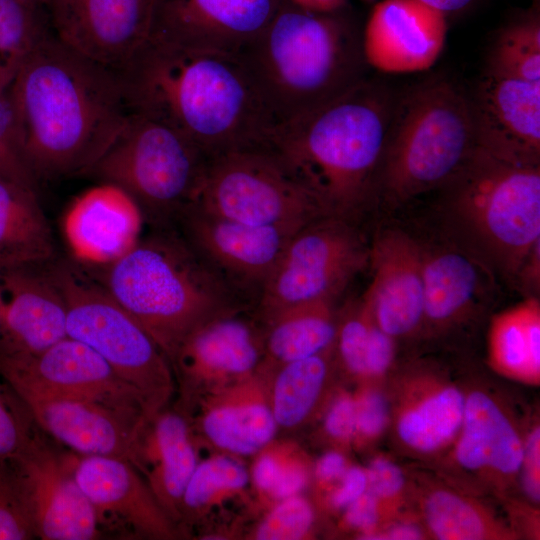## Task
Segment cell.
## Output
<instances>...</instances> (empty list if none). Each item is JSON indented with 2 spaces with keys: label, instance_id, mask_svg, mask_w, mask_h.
<instances>
[{
  "label": "cell",
  "instance_id": "obj_36",
  "mask_svg": "<svg viewBox=\"0 0 540 540\" xmlns=\"http://www.w3.org/2000/svg\"><path fill=\"white\" fill-rule=\"evenodd\" d=\"M485 71L540 82V20L536 12L501 30L490 49Z\"/></svg>",
  "mask_w": 540,
  "mask_h": 540
},
{
  "label": "cell",
  "instance_id": "obj_8",
  "mask_svg": "<svg viewBox=\"0 0 540 540\" xmlns=\"http://www.w3.org/2000/svg\"><path fill=\"white\" fill-rule=\"evenodd\" d=\"M66 306L67 336L94 350L144 399L150 415L176 391L171 364L144 327L76 261L46 268Z\"/></svg>",
  "mask_w": 540,
  "mask_h": 540
},
{
  "label": "cell",
  "instance_id": "obj_14",
  "mask_svg": "<svg viewBox=\"0 0 540 540\" xmlns=\"http://www.w3.org/2000/svg\"><path fill=\"white\" fill-rule=\"evenodd\" d=\"M237 310L213 318L175 352L171 366L179 392L176 407L188 415L202 396L259 369L264 357L263 330Z\"/></svg>",
  "mask_w": 540,
  "mask_h": 540
},
{
  "label": "cell",
  "instance_id": "obj_16",
  "mask_svg": "<svg viewBox=\"0 0 540 540\" xmlns=\"http://www.w3.org/2000/svg\"><path fill=\"white\" fill-rule=\"evenodd\" d=\"M74 472L102 538L173 540L183 536L129 461L77 454Z\"/></svg>",
  "mask_w": 540,
  "mask_h": 540
},
{
  "label": "cell",
  "instance_id": "obj_34",
  "mask_svg": "<svg viewBox=\"0 0 540 540\" xmlns=\"http://www.w3.org/2000/svg\"><path fill=\"white\" fill-rule=\"evenodd\" d=\"M430 533L440 540L507 539L513 534L471 498L448 488H434L422 501Z\"/></svg>",
  "mask_w": 540,
  "mask_h": 540
},
{
  "label": "cell",
  "instance_id": "obj_37",
  "mask_svg": "<svg viewBox=\"0 0 540 540\" xmlns=\"http://www.w3.org/2000/svg\"><path fill=\"white\" fill-rule=\"evenodd\" d=\"M52 32L44 6L31 0H0V56L16 68Z\"/></svg>",
  "mask_w": 540,
  "mask_h": 540
},
{
  "label": "cell",
  "instance_id": "obj_35",
  "mask_svg": "<svg viewBox=\"0 0 540 540\" xmlns=\"http://www.w3.org/2000/svg\"><path fill=\"white\" fill-rule=\"evenodd\" d=\"M250 474L238 457L216 453L199 460L183 493L180 508V530L198 523L215 506L241 494Z\"/></svg>",
  "mask_w": 540,
  "mask_h": 540
},
{
  "label": "cell",
  "instance_id": "obj_38",
  "mask_svg": "<svg viewBox=\"0 0 540 540\" xmlns=\"http://www.w3.org/2000/svg\"><path fill=\"white\" fill-rule=\"evenodd\" d=\"M315 523L311 502L294 495L276 502L251 534L255 540H299L310 536Z\"/></svg>",
  "mask_w": 540,
  "mask_h": 540
},
{
  "label": "cell",
  "instance_id": "obj_40",
  "mask_svg": "<svg viewBox=\"0 0 540 540\" xmlns=\"http://www.w3.org/2000/svg\"><path fill=\"white\" fill-rule=\"evenodd\" d=\"M354 395L356 402L354 442L367 443L376 440L388 424V402L382 392L371 387H364Z\"/></svg>",
  "mask_w": 540,
  "mask_h": 540
},
{
  "label": "cell",
  "instance_id": "obj_44",
  "mask_svg": "<svg viewBox=\"0 0 540 540\" xmlns=\"http://www.w3.org/2000/svg\"><path fill=\"white\" fill-rule=\"evenodd\" d=\"M323 430L326 436L337 444L354 441L356 431L355 395L340 391L329 402L324 419Z\"/></svg>",
  "mask_w": 540,
  "mask_h": 540
},
{
  "label": "cell",
  "instance_id": "obj_7",
  "mask_svg": "<svg viewBox=\"0 0 540 540\" xmlns=\"http://www.w3.org/2000/svg\"><path fill=\"white\" fill-rule=\"evenodd\" d=\"M476 147L470 98L434 76L395 96L376 195L400 204L444 186Z\"/></svg>",
  "mask_w": 540,
  "mask_h": 540
},
{
  "label": "cell",
  "instance_id": "obj_30",
  "mask_svg": "<svg viewBox=\"0 0 540 540\" xmlns=\"http://www.w3.org/2000/svg\"><path fill=\"white\" fill-rule=\"evenodd\" d=\"M333 299L292 305L264 318L262 365L274 369L333 348L338 319Z\"/></svg>",
  "mask_w": 540,
  "mask_h": 540
},
{
  "label": "cell",
  "instance_id": "obj_43",
  "mask_svg": "<svg viewBox=\"0 0 540 540\" xmlns=\"http://www.w3.org/2000/svg\"><path fill=\"white\" fill-rule=\"evenodd\" d=\"M312 479V466L307 455L294 443L290 444L278 479L267 502L276 503L301 494Z\"/></svg>",
  "mask_w": 540,
  "mask_h": 540
},
{
  "label": "cell",
  "instance_id": "obj_4",
  "mask_svg": "<svg viewBox=\"0 0 540 540\" xmlns=\"http://www.w3.org/2000/svg\"><path fill=\"white\" fill-rule=\"evenodd\" d=\"M238 56L273 128L333 100L366 76L361 36L342 10L310 12L287 0Z\"/></svg>",
  "mask_w": 540,
  "mask_h": 540
},
{
  "label": "cell",
  "instance_id": "obj_22",
  "mask_svg": "<svg viewBox=\"0 0 540 540\" xmlns=\"http://www.w3.org/2000/svg\"><path fill=\"white\" fill-rule=\"evenodd\" d=\"M446 34V15L421 0H382L361 36L363 58L385 73L424 71L439 58Z\"/></svg>",
  "mask_w": 540,
  "mask_h": 540
},
{
  "label": "cell",
  "instance_id": "obj_15",
  "mask_svg": "<svg viewBox=\"0 0 540 540\" xmlns=\"http://www.w3.org/2000/svg\"><path fill=\"white\" fill-rule=\"evenodd\" d=\"M0 376L10 389L96 398L150 416L133 387L94 350L69 336L36 353L0 349Z\"/></svg>",
  "mask_w": 540,
  "mask_h": 540
},
{
  "label": "cell",
  "instance_id": "obj_57",
  "mask_svg": "<svg viewBox=\"0 0 540 540\" xmlns=\"http://www.w3.org/2000/svg\"><path fill=\"white\" fill-rule=\"evenodd\" d=\"M365 1H368V0H365Z\"/></svg>",
  "mask_w": 540,
  "mask_h": 540
},
{
  "label": "cell",
  "instance_id": "obj_55",
  "mask_svg": "<svg viewBox=\"0 0 540 540\" xmlns=\"http://www.w3.org/2000/svg\"><path fill=\"white\" fill-rule=\"evenodd\" d=\"M11 75L4 65H0V86H7L10 82Z\"/></svg>",
  "mask_w": 540,
  "mask_h": 540
},
{
  "label": "cell",
  "instance_id": "obj_45",
  "mask_svg": "<svg viewBox=\"0 0 540 540\" xmlns=\"http://www.w3.org/2000/svg\"><path fill=\"white\" fill-rule=\"evenodd\" d=\"M368 491L381 503L392 505L399 500L404 487L405 476L401 468L383 456L372 459L366 468Z\"/></svg>",
  "mask_w": 540,
  "mask_h": 540
},
{
  "label": "cell",
  "instance_id": "obj_48",
  "mask_svg": "<svg viewBox=\"0 0 540 540\" xmlns=\"http://www.w3.org/2000/svg\"><path fill=\"white\" fill-rule=\"evenodd\" d=\"M384 513L379 500L368 490L344 509L343 524L345 527L359 531V536L377 530Z\"/></svg>",
  "mask_w": 540,
  "mask_h": 540
},
{
  "label": "cell",
  "instance_id": "obj_17",
  "mask_svg": "<svg viewBox=\"0 0 540 540\" xmlns=\"http://www.w3.org/2000/svg\"><path fill=\"white\" fill-rule=\"evenodd\" d=\"M35 424L71 451L83 456L129 461L142 423V410L100 399L11 389Z\"/></svg>",
  "mask_w": 540,
  "mask_h": 540
},
{
  "label": "cell",
  "instance_id": "obj_9",
  "mask_svg": "<svg viewBox=\"0 0 540 540\" xmlns=\"http://www.w3.org/2000/svg\"><path fill=\"white\" fill-rule=\"evenodd\" d=\"M209 159L176 129L131 112L110 146L84 174L121 188L144 219L171 229L191 204Z\"/></svg>",
  "mask_w": 540,
  "mask_h": 540
},
{
  "label": "cell",
  "instance_id": "obj_27",
  "mask_svg": "<svg viewBox=\"0 0 540 540\" xmlns=\"http://www.w3.org/2000/svg\"><path fill=\"white\" fill-rule=\"evenodd\" d=\"M523 444L512 419L490 394L474 390L466 395L454 448L462 469L502 483L513 481L521 470Z\"/></svg>",
  "mask_w": 540,
  "mask_h": 540
},
{
  "label": "cell",
  "instance_id": "obj_5",
  "mask_svg": "<svg viewBox=\"0 0 540 540\" xmlns=\"http://www.w3.org/2000/svg\"><path fill=\"white\" fill-rule=\"evenodd\" d=\"M84 268L144 327L170 364L198 327L248 306L172 229L140 238L106 266Z\"/></svg>",
  "mask_w": 540,
  "mask_h": 540
},
{
  "label": "cell",
  "instance_id": "obj_18",
  "mask_svg": "<svg viewBox=\"0 0 540 540\" xmlns=\"http://www.w3.org/2000/svg\"><path fill=\"white\" fill-rule=\"evenodd\" d=\"M44 7L62 43L115 71L151 30L153 0H48Z\"/></svg>",
  "mask_w": 540,
  "mask_h": 540
},
{
  "label": "cell",
  "instance_id": "obj_33",
  "mask_svg": "<svg viewBox=\"0 0 540 540\" xmlns=\"http://www.w3.org/2000/svg\"><path fill=\"white\" fill-rule=\"evenodd\" d=\"M489 360L500 373L529 383L540 377V304L529 297L496 315L489 331Z\"/></svg>",
  "mask_w": 540,
  "mask_h": 540
},
{
  "label": "cell",
  "instance_id": "obj_56",
  "mask_svg": "<svg viewBox=\"0 0 540 540\" xmlns=\"http://www.w3.org/2000/svg\"><path fill=\"white\" fill-rule=\"evenodd\" d=\"M31 1H33L34 3H37L39 5L45 6V4L47 3L48 0H31Z\"/></svg>",
  "mask_w": 540,
  "mask_h": 540
},
{
  "label": "cell",
  "instance_id": "obj_52",
  "mask_svg": "<svg viewBox=\"0 0 540 540\" xmlns=\"http://www.w3.org/2000/svg\"><path fill=\"white\" fill-rule=\"evenodd\" d=\"M367 540H419L424 538L422 529L415 523L402 521L384 531L376 530L359 537Z\"/></svg>",
  "mask_w": 540,
  "mask_h": 540
},
{
  "label": "cell",
  "instance_id": "obj_3",
  "mask_svg": "<svg viewBox=\"0 0 540 540\" xmlns=\"http://www.w3.org/2000/svg\"><path fill=\"white\" fill-rule=\"evenodd\" d=\"M395 95L365 76L333 100L275 126L261 148L320 203L348 219L371 197Z\"/></svg>",
  "mask_w": 540,
  "mask_h": 540
},
{
  "label": "cell",
  "instance_id": "obj_46",
  "mask_svg": "<svg viewBox=\"0 0 540 540\" xmlns=\"http://www.w3.org/2000/svg\"><path fill=\"white\" fill-rule=\"evenodd\" d=\"M291 442H273L262 448L255 458L251 479L262 501L267 502L273 489Z\"/></svg>",
  "mask_w": 540,
  "mask_h": 540
},
{
  "label": "cell",
  "instance_id": "obj_47",
  "mask_svg": "<svg viewBox=\"0 0 540 540\" xmlns=\"http://www.w3.org/2000/svg\"><path fill=\"white\" fill-rule=\"evenodd\" d=\"M395 356L394 338L373 321L366 354V381L382 377L392 366Z\"/></svg>",
  "mask_w": 540,
  "mask_h": 540
},
{
  "label": "cell",
  "instance_id": "obj_32",
  "mask_svg": "<svg viewBox=\"0 0 540 540\" xmlns=\"http://www.w3.org/2000/svg\"><path fill=\"white\" fill-rule=\"evenodd\" d=\"M334 363L333 346L325 352L267 368L269 402L278 430H295L310 421L325 396Z\"/></svg>",
  "mask_w": 540,
  "mask_h": 540
},
{
  "label": "cell",
  "instance_id": "obj_24",
  "mask_svg": "<svg viewBox=\"0 0 540 540\" xmlns=\"http://www.w3.org/2000/svg\"><path fill=\"white\" fill-rule=\"evenodd\" d=\"M143 216L121 188L101 182L77 196L63 218L74 261L99 268L115 261L140 239Z\"/></svg>",
  "mask_w": 540,
  "mask_h": 540
},
{
  "label": "cell",
  "instance_id": "obj_41",
  "mask_svg": "<svg viewBox=\"0 0 540 540\" xmlns=\"http://www.w3.org/2000/svg\"><path fill=\"white\" fill-rule=\"evenodd\" d=\"M32 424L24 405L20 411L0 390V464H5L21 450Z\"/></svg>",
  "mask_w": 540,
  "mask_h": 540
},
{
  "label": "cell",
  "instance_id": "obj_39",
  "mask_svg": "<svg viewBox=\"0 0 540 540\" xmlns=\"http://www.w3.org/2000/svg\"><path fill=\"white\" fill-rule=\"evenodd\" d=\"M7 86H0V175L36 189L37 178L23 153Z\"/></svg>",
  "mask_w": 540,
  "mask_h": 540
},
{
  "label": "cell",
  "instance_id": "obj_20",
  "mask_svg": "<svg viewBox=\"0 0 540 540\" xmlns=\"http://www.w3.org/2000/svg\"><path fill=\"white\" fill-rule=\"evenodd\" d=\"M469 98L478 147L510 162L540 165V82L485 71Z\"/></svg>",
  "mask_w": 540,
  "mask_h": 540
},
{
  "label": "cell",
  "instance_id": "obj_23",
  "mask_svg": "<svg viewBox=\"0 0 540 540\" xmlns=\"http://www.w3.org/2000/svg\"><path fill=\"white\" fill-rule=\"evenodd\" d=\"M369 263L363 306L394 339L413 333L423 323V248L402 232H385L370 248Z\"/></svg>",
  "mask_w": 540,
  "mask_h": 540
},
{
  "label": "cell",
  "instance_id": "obj_13",
  "mask_svg": "<svg viewBox=\"0 0 540 540\" xmlns=\"http://www.w3.org/2000/svg\"><path fill=\"white\" fill-rule=\"evenodd\" d=\"M176 223L179 234L204 264L247 305L254 306L297 231L236 222L192 206Z\"/></svg>",
  "mask_w": 540,
  "mask_h": 540
},
{
  "label": "cell",
  "instance_id": "obj_19",
  "mask_svg": "<svg viewBox=\"0 0 540 540\" xmlns=\"http://www.w3.org/2000/svg\"><path fill=\"white\" fill-rule=\"evenodd\" d=\"M284 0H153L150 34L182 45L239 55Z\"/></svg>",
  "mask_w": 540,
  "mask_h": 540
},
{
  "label": "cell",
  "instance_id": "obj_42",
  "mask_svg": "<svg viewBox=\"0 0 540 540\" xmlns=\"http://www.w3.org/2000/svg\"><path fill=\"white\" fill-rule=\"evenodd\" d=\"M35 535L12 486L4 464H0V540H29Z\"/></svg>",
  "mask_w": 540,
  "mask_h": 540
},
{
  "label": "cell",
  "instance_id": "obj_10",
  "mask_svg": "<svg viewBox=\"0 0 540 540\" xmlns=\"http://www.w3.org/2000/svg\"><path fill=\"white\" fill-rule=\"evenodd\" d=\"M189 206L236 222L293 230L328 216L314 196L263 149L210 158Z\"/></svg>",
  "mask_w": 540,
  "mask_h": 540
},
{
  "label": "cell",
  "instance_id": "obj_28",
  "mask_svg": "<svg viewBox=\"0 0 540 540\" xmlns=\"http://www.w3.org/2000/svg\"><path fill=\"white\" fill-rule=\"evenodd\" d=\"M480 262L471 252L423 248V322L448 326L472 311L484 290Z\"/></svg>",
  "mask_w": 540,
  "mask_h": 540
},
{
  "label": "cell",
  "instance_id": "obj_49",
  "mask_svg": "<svg viewBox=\"0 0 540 540\" xmlns=\"http://www.w3.org/2000/svg\"><path fill=\"white\" fill-rule=\"evenodd\" d=\"M367 490L366 469L349 465L337 484L329 491L328 505L335 510H344Z\"/></svg>",
  "mask_w": 540,
  "mask_h": 540
},
{
  "label": "cell",
  "instance_id": "obj_31",
  "mask_svg": "<svg viewBox=\"0 0 540 540\" xmlns=\"http://www.w3.org/2000/svg\"><path fill=\"white\" fill-rule=\"evenodd\" d=\"M466 395L448 383L428 385L399 407L396 432L401 443L419 454H432L455 441Z\"/></svg>",
  "mask_w": 540,
  "mask_h": 540
},
{
  "label": "cell",
  "instance_id": "obj_29",
  "mask_svg": "<svg viewBox=\"0 0 540 540\" xmlns=\"http://www.w3.org/2000/svg\"><path fill=\"white\" fill-rule=\"evenodd\" d=\"M55 254L36 189L0 175V268L41 265Z\"/></svg>",
  "mask_w": 540,
  "mask_h": 540
},
{
  "label": "cell",
  "instance_id": "obj_50",
  "mask_svg": "<svg viewBox=\"0 0 540 540\" xmlns=\"http://www.w3.org/2000/svg\"><path fill=\"white\" fill-rule=\"evenodd\" d=\"M540 430L535 426L530 430L529 435L523 444V459L520 472L522 486L527 496L533 502H539L540 496Z\"/></svg>",
  "mask_w": 540,
  "mask_h": 540
},
{
  "label": "cell",
  "instance_id": "obj_11",
  "mask_svg": "<svg viewBox=\"0 0 540 540\" xmlns=\"http://www.w3.org/2000/svg\"><path fill=\"white\" fill-rule=\"evenodd\" d=\"M370 249L348 219L323 216L297 230L256 305L259 321L286 307L335 299L369 263Z\"/></svg>",
  "mask_w": 540,
  "mask_h": 540
},
{
  "label": "cell",
  "instance_id": "obj_1",
  "mask_svg": "<svg viewBox=\"0 0 540 540\" xmlns=\"http://www.w3.org/2000/svg\"><path fill=\"white\" fill-rule=\"evenodd\" d=\"M7 88L37 180L84 174L131 114L118 72L74 51L53 32L20 61Z\"/></svg>",
  "mask_w": 540,
  "mask_h": 540
},
{
  "label": "cell",
  "instance_id": "obj_53",
  "mask_svg": "<svg viewBox=\"0 0 540 540\" xmlns=\"http://www.w3.org/2000/svg\"><path fill=\"white\" fill-rule=\"evenodd\" d=\"M291 4L310 12L332 13L343 10L347 0H287Z\"/></svg>",
  "mask_w": 540,
  "mask_h": 540
},
{
  "label": "cell",
  "instance_id": "obj_26",
  "mask_svg": "<svg viewBox=\"0 0 540 540\" xmlns=\"http://www.w3.org/2000/svg\"><path fill=\"white\" fill-rule=\"evenodd\" d=\"M129 462L180 530L183 493L199 462L198 442L189 415L176 406H167L146 418L138 430Z\"/></svg>",
  "mask_w": 540,
  "mask_h": 540
},
{
  "label": "cell",
  "instance_id": "obj_12",
  "mask_svg": "<svg viewBox=\"0 0 540 540\" xmlns=\"http://www.w3.org/2000/svg\"><path fill=\"white\" fill-rule=\"evenodd\" d=\"M76 455L33 421L21 450L4 464L35 538H102L75 477Z\"/></svg>",
  "mask_w": 540,
  "mask_h": 540
},
{
  "label": "cell",
  "instance_id": "obj_2",
  "mask_svg": "<svg viewBox=\"0 0 540 540\" xmlns=\"http://www.w3.org/2000/svg\"><path fill=\"white\" fill-rule=\"evenodd\" d=\"M117 72L132 113L176 129L209 158L262 148L273 129L238 55L149 35Z\"/></svg>",
  "mask_w": 540,
  "mask_h": 540
},
{
  "label": "cell",
  "instance_id": "obj_21",
  "mask_svg": "<svg viewBox=\"0 0 540 540\" xmlns=\"http://www.w3.org/2000/svg\"><path fill=\"white\" fill-rule=\"evenodd\" d=\"M269 370L253 374L199 398L189 415L197 442L218 453L250 456L274 440L278 431L269 402Z\"/></svg>",
  "mask_w": 540,
  "mask_h": 540
},
{
  "label": "cell",
  "instance_id": "obj_54",
  "mask_svg": "<svg viewBox=\"0 0 540 540\" xmlns=\"http://www.w3.org/2000/svg\"><path fill=\"white\" fill-rule=\"evenodd\" d=\"M422 2L443 12L454 13L469 7L475 0H421Z\"/></svg>",
  "mask_w": 540,
  "mask_h": 540
},
{
  "label": "cell",
  "instance_id": "obj_25",
  "mask_svg": "<svg viewBox=\"0 0 540 540\" xmlns=\"http://www.w3.org/2000/svg\"><path fill=\"white\" fill-rule=\"evenodd\" d=\"M0 268V349L36 353L67 337L66 306L47 269Z\"/></svg>",
  "mask_w": 540,
  "mask_h": 540
},
{
  "label": "cell",
  "instance_id": "obj_51",
  "mask_svg": "<svg viewBox=\"0 0 540 540\" xmlns=\"http://www.w3.org/2000/svg\"><path fill=\"white\" fill-rule=\"evenodd\" d=\"M348 467L346 456L340 451L331 450L316 461L312 467V478L319 489H332Z\"/></svg>",
  "mask_w": 540,
  "mask_h": 540
},
{
  "label": "cell",
  "instance_id": "obj_6",
  "mask_svg": "<svg viewBox=\"0 0 540 540\" xmlns=\"http://www.w3.org/2000/svg\"><path fill=\"white\" fill-rule=\"evenodd\" d=\"M440 189L453 226L481 262L516 280L540 248V165L475 149Z\"/></svg>",
  "mask_w": 540,
  "mask_h": 540
}]
</instances>
